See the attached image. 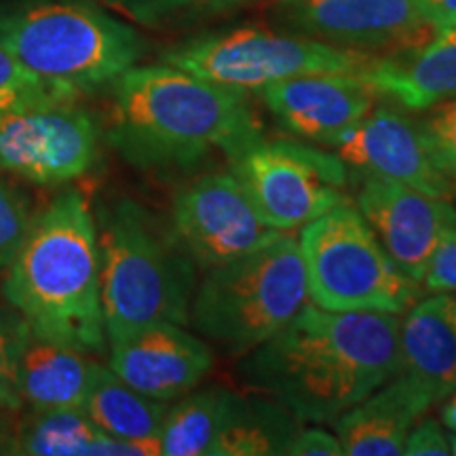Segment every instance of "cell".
<instances>
[{
	"label": "cell",
	"mask_w": 456,
	"mask_h": 456,
	"mask_svg": "<svg viewBox=\"0 0 456 456\" xmlns=\"http://www.w3.org/2000/svg\"><path fill=\"white\" fill-rule=\"evenodd\" d=\"M399 322L391 313L305 305L243 355L237 379L302 423H332L399 372Z\"/></svg>",
	"instance_id": "6da1fadb"
},
{
	"label": "cell",
	"mask_w": 456,
	"mask_h": 456,
	"mask_svg": "<svg viewBox=\"0 0 456 456\" xmlns=\"http://www.w3.org/2000/svg\"><path fill=\"white\" fill-rule=\"evenodd\" d=\"M260 138L241 89L171 64L131 66L112 83L108 140L140 169H191L214 152L231 161Z\"/></svg>",
	"instance_id": "7a4b0ae2"
},
{
	"label": "cell",
	"mask_w": 456,
	"mask_h": 456,
	"mask_svg": "<svg viewBox=\"0 0 456 456\" xmlns=\"http://www.w3.org/2000/svg\"><path fill=\"white\" fill-rule=\"evenodd\" d=\"M4 273V298L32 334L89 355L106 351L98 228L81 192L55 197L30 220Z\"/></svg>",
	"instance_id": "3957f363"
},
{
	"label": "cell",
	"mask_w": 456,
	"mask_h": 456,
	"mask_svg": "<svg viewBox=\"0 0 456 456\" xmlns=\"http://www.w3.org/2000/svg\"><path fill=\"white\" fill-rule=\"evenodd\" d=\"M100 298L108 342L151 323L186 326L197 289V265L174 231L131 199L98 214Z\"/></svg>",
	"instance_id": "277c9868"
},
{
	"label": "cell",
	"mask_w": 456,
	"mask_h": 456,
	"mask_svg": "<svg viewBox=\"0 0 456 456\" xmlns=\"http://www.w3.org/2000/svg\"><path fill=\"white\" fill-rule=\"evenodd\" d=\"M0 45L74 100L112 85L144 51L134 28L83 0H28L0 11Z\"/></svg>",
	"instance_id": "5b68a950"
},
{
	"label": "cell",
	"mask_w": 456,
	"mask_h": 456,
	"mask_svg": "<svg viewBox=\"0 0 456 456\" xmlns=\"http://www.w3.org/2000/svg\"><path fill=\"white\" fill-rule=\"evenodd\" d=\"M306 300L298 241L279 231L252 252L205 271L188 323L228 355L243 357L292 322Z\"/></svg>",
	"instance_id": "8992f818"
},
{
	"label": "cell",
	"mask_w": 456,
	"mask_h": 456,
	"mask_svg": "<svg viewBox=\"0 0 456 456\" xmlns=\"http://www.w3.org/2000/svg\"><path fill=\"white\" fill-rule=\"evenodd\" d=\"M298 248L306 289L319 309L402 315L419 302L420 283L399 269L349 201L305 224Z\"/></svg>",
	"instance_id": "52a82bcc"
},
{
	"label": "cell",
	"mask_w": 456,
	"mask_h": 456,
	"mask_svg": "<svg viewBox=\"0 0 456 456\" xmlns=\"http://www.w3.org/2000/svg\"><path fill=\"white\" fill-rule=\"evenodd\" d=\"M376 55L334 47L315 38L262 30L205 34L163 55L165 64L232 89H262L265 85L317 72L362 74Z\"/></svg>",
	"instance_id": "ba28073f"
},
{
	"label": "cell",
	"mask_w": 456,
	"mask_h": 456,
	"mask_svg": "<svg viewBox=\"0 0 456 456\" xmlns=\"http://www.w3.org/2000/svg\"><path fill=\"white\" fill-rule=\"evenodd\" d=\"M231 171L266 226L292 231L346 201V165L298 142L256 140L231 159Z\"/></svg>",
	"instance_id": "9c48e42d"
},
{
	"label": "cell",
	"mask_w": 456,
	"mask_h": 456,
	"mask_svg": "<svg viewBox=\"0 0 456 456\" xmlns=\"http://www.w3.org/2000/svg\"><path fill=\"white\" fill-rule=\"evenodd\" d=\"M100 131L77 100H47L0 114V169L43 186L72 182L98 161Z\"/></svg>",
	"instance_id": "30bf717a"
},
{
	"label": "cell",
	"mask_w": 456,
	"mask_h": 456,
	"mask_svg": "<svg viewBox=\"0 0 456 456\" xmlns=\"http://www.w3.org/2000/svg\"><path fill=\"white\" fill-rule=\"evenodd\" d=\"M171 231L201 271L252 252L277 235L266 226L232 171L186 184L171 205Z\"/></svg>",
	"instance_id": "8fae6325"
},
{
	"label": "cell",
	"mask_w": 456,
	"mask_h": 456,
	"mask_svg": "<svg viewBox=\"0 0 456 456\" xmlns=\"http://www.w3.org/2000/svg\"><path fill=\"white\" fill-rule=\"evenodd\" d=\"M289 24L315 41L376 57L410 53L437 37L419 0H294Z\"/></svg>",
	"instance_id": "7c38bea8"
},
{
	"label": "cell",
	"mask_w": 456,
	"mask_h": 456,
	"mask_svg": "<svg viewBox=\"0 0 456 456\" xmlns=\"http://www.w3.org/2000/svg\"><path fill=\"white\" fill-rule=\"evenodd\" d=\"M326 146L346 167L370 178L402 182L431 197L452 195V180L433 163L419 123L393 106L372 108Z\"/></svg>",
	"instance_id": "4fadbf2b"
},
{
	"label": "cell",
	"mask_w": 456,
	"mask_h": 456,
	"mask_svg": "<svg viewBox=\"0 0 456 456\" xmlns=\"http://www.w3.org/2000/svg\"><path fill=\"white\" fill-rule=\"evenodd\" d=\"M357 209L399 269L416 283H423L433 252L442 237L456 226V209L448 199L370 175L362 180Z\"/></svg>",
	"instance_id": "5bb4252c"
},
{
	"label": "cell",
	"mask_w": 456,
	"mask_h": 456,
	"mask_svg": "<svg viewBox=\"0 0 456 456\" xmlns=\"http://www.w3.org/2000/svg\"><path fill=\"white\" fill-rule=\"evenodd\" d=\"M108 368L159 402H175L212 372L214 351L180 323L159 322L108 342Z\"/></svg>",
	"instance_id": "9a60e30c"
},
{
	"label": "cell",
	"mask_w": 456,
	"mask_h": 456,
	"mask_svg": "<svg viewBox=\"0 0 456 456\" xmlns=\"http://www.w3.org/2000/svg\"><path fill=\"white\" fill-rule=\"evenodd\" d=\"M262 102L289 134L328 144L376 106L379 94L362 74L317 72L260 89Z\"/></svg>",
	"instance_id": "2e32d148"
},
{
	"label": "cell",
	"mask_w": 456,
	"mask_h": 456,
	"mask_svg": "<svg viewBox=\"0 0 456 456\" xmlns=\"http://www.w3.org/2000/svg\"><path fill=\"white\" fill-rule=\"evenodd\" d=\"M431 406L429 397L397 372L366 399L332 420L342 454H402L408 431Z\"/></svg>",
	"instance_id": "e0dca14e"
},
{
	"label": "cell",
	"mask_w": 456,
	"mask_h": 456,
	"mask_svg": "<svg viewBox=\"0 0 456 456\" xmlns=\"http://www.w3.org/2000/svg\"><path fill=\"white\" fill-rule=\"evenodd\" d=\"M379 95L408 110H427L456 95V28L437 34L425 47L402 55L374 57L362 72Z\"/></svg>",
	"instance_id": "ac0fdd59"
},
{
	"label": "cell",
	"mask_w": 456,
	"mask_h": 456,
	"mask_svg": "<svg viewBox=\"0 0 456 456\" xmlns=\"http://www.w3.org/2000/svg\"><path fill=\"white\" fill-rule=\"evenodd\" d=\"M399 374L431 403L456 391V330L440 294L414 302L399 322Z\"/></svg>",
	"instance_id": "d6986e66"
},
{
	"label": "cell",
	"mask_w": 456,
	"mask_h": 456,
	"mask_svg": "<svg viewBox=\"0 0 456 456\" xmlns=\"http://www.w3.org/2000/svg\"><path fill=\"white\" fill-rule=\"evenodd\" d=\"M98 363L77 346L28 336L20 363V399L30 410H83Z\"/></svg>",
	"instance_id": "ffe728a7"
},
{
	"label": "cell",
	"mask_w": 456,
	"mask_h": 456,
	"mask_svg": "<svg viewBox=\"0 0 456 456\" xmlns=\"http://www.w3.org/2000/svg\"><path fill=\"white\" fill-rule=\"evenodd\" d=\"M300 423L275 399L228 391L224 416L208 456L285 454Z\"/></svg>",
	"instance_id": "44dd1931"
},
{
	"label": "cell",
	"mask_w": 456,
	"mask_h": 456,
	"mask_svg": "<svg viewBox=\"0 0 456 456\" xmlns=\"http://www.w3.org/2000/svg\"><path fill=\"white\" fill-rule=\"evenodd\" d=\"M167 408V402L144 395L100 363L83 403V412L100 431L127 442L148 444L159 454V433Z\"/></svg>",
	"instance_id": "7402d4cb"
},
{
	"label": "cell",
	"mask_w": 456,
	"mask_h": 456,
	"mask_svg": "<svg viewBox=\"0 0 456 456\" xmlns=\"http://www.w3.org/2000/svg\"><path fill=\"white\" fill-rule=\"evenodd\" d=\"M102 431L83 410H32L4 452L28 456H95Z\"/></svg>",
	"instance_id": "603a6c76"
},
{
	"label": "cell",
	"mask_w": 456,
	"mask_h": 456,
	"mask_svg": "<svg viewBox=\"0 0 456 456\" xmlns=\"http://www.w3.org/2000/svg\"><path fill=\"white\" fill-rule=\"evenodd\" d=\"M228 389L209 387L186 393L167 408L163 419L159 446L163 456H201L209 448L224 416Z\"/></svg>",
	"instance_id": "cb8c5ba5"
},
{
	"label": "cell",
	"mask_w": 456,
	"mask_h": 456,
	"mask_svg": "<svg viewBox=\"0 0 456 456\" xmlns=\"http://www.w3.org/2000/svg\"><path fill=\"white\" fill-rule=\"evenodd\" d=\"M30 326L13 306L0 309V410L21 408L20 399V363L24 355Z\"/></svg>",
	"instance_id": "d4e9b609"
},
{
	"label": "cell",
	"mask_w": 456,
	"mask_h": 456,
	"mask_svg": "<svg viewBox=\"0 0 456 456\" xmlns=\"http://www.w3.org/2000/svg\"><path fill=\"white\" fill-rule=\"evenodd\" d=\"M47 100H74L43 83L37 74L26 70L7 49L0 45V114L15 108Z\"/></svg>",
	"instance_id": "484cf974"
},
{
	"label": "cell",
	"mask_w": 456,
	"mask_h": 456,
	"mask_svg": "<svg viewBox=\"0 0 456 456\" xmlns=\"http://www.w3.org/2000/svg\"><path fill=\"white\" fill-rule=\"evenodd\" d=\"M425 146L436 167L448 180H456V98H446L431 106L425 121L419 123Z\"/></svg>",
	"instance_id": "4316f807"
},
{
	"label": "cell",
	"mask_w": 456,
	"mask_h": 456,
	"mask_svg": "<svg viewBox=\"0 0 456 456\" xmlns=\"http://www.w3.org/2000/svg\"><path fill=\"white\" fill-rule=\"evenodd\" d=\"M30 220L26 199L7 180L0 178V271H7Z\"/></svg>",
	"instance_id": "83f0119b"
},
{
	"label": "cell",
	"mask_w": 456,
	"mask_h": 456,
	"mask_svg": "<svg viewBox=\"0 0 456 456\" xmlns=\"http://www.w3.org/2000/svg\"><path fill=\"white\" fill-rule=\"evenodd\" d=\"M106 7L144 26H159L188 11L218 0H100Z\"/></svg>",
	"instance_id": "f1b7e54d"
},
{
	"label": "cell",
	"mask_w": 456,
	"mask_h": 456,
	"mask_svg": "<svg viewBox=\"0 0 456 456\" xmlns=\"http://www.w3.org/2000/svg\"><path fill=\"white\" fill-rule=\"evenodd\" d=\"M425 288L436 294H456V226L442 237L423 277Z\"/></svg>",
	"instance_id": "f546056e"
},
{
	"label": "cell",
	"mask_w": 456,
	"mask_h": 456,
	"mask_svg": "<svg viewBox=\"0 0 456 456\" xmlns=\"http://www.w3.org/2000/svg\"><path fill=\"white\" fill-rule=\"evenodd\" d=\"M402 454L406 456H448L450 440L436 419H423L412 425L403 442Z\"/></svg>",
	"instance_id": "4dcf8cb0"
},
{
	"label": "cell",
	"mask_w": 456,
	"mask_h": 456,
	"mask_svg": "<svg viewBox=\"0 0 456 456\" xmlns=\"http://www.w3.org/2000/svg\"><path fill=\"white\" fill-rule=\"evenodd\" d=\"M285 454L292 456H340L342 446L336 433L322 427H300Z\"/></svg>",
	"instance_id": "1f68e13d"
},
{
	"label": "cell",
	"mask_w": 456,
	"mask_h": 456,
	"mask_svg": "<svg viewBox=\"0 0 456 456\" xmlns=\"http://www.w3.org/2000/svg\"><path fill=\"white\" fill-rule=\"evenodd\" d=\"M419 7L437 34L456 28V0H419Z\"/></svg>",
	"instance_id": "d6a6232c"
},
{
	"label": "cell",
	"mask_w": 456,
	"mask_h": 456,
	"mask_svg": "<svg viewBox=\"0 0 456 456\" xmlns=\"http://www.w3.org/2000/svg\"><path fill=\"white\" fill-rule=\"evenodd\" d=\"M442 423L446 429L456 433V391L448 395V402L442 406Z\"/></svg>",
	"instance_id": "836d02e7"
},
{
	"label": "cell",
	"mask_w": 456,
	"mask_h": 456,
	"mask_svg": "<svg viewBox=\"0 0 456 456\" xmlns=\"http://www.w3.org/2000/svg\"><path fill=\"white\" fill-rule=\"evenodd\" d=\"M440 296H442L444 313H446L450 323H452L454 330H456V296L454 294H440Z\"/></svg>",
	"instance_id": "e575fe53"
},
{
	"label": "cell",
	"mask_w": 456,
	"mask_h": 456,
	"mask_svg": "<svg viewBox=\"0 0 456 456\" xmlns=\"http://www.w3.org/2000/svg\"><path fill=\"white\" fill-rule=\"evenodd\" d=\"M448 440H450V452L456 454V433H452V436H450Z\"/></svg>",
	"instance_id": "d590c367"
},
{
	"label": "cell",
	"mask_w": 456,
	"mask_h": 456,
	"mask_svg": "<svg viewBox=\"0 0 456 456\" xmlns=\"http://www.w3.org/2000/svg\"><path fill=\"white\" fill-rule=\"evenodd\" d=\"M285 3H294V0H285Z\"/></svg>",
	"instance_id": "8d00e7d4"
}]
</instances>
